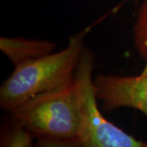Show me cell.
I'll return each instance as SVG.
<instances>
[{"label": "cell", "mask_w": 147, "mask_h": 147, "mask_svg": "<svg viewBox=\"0 0 147 147\" xmlns=\"http://www.w3.org/2000/svg\"><path fill=\"white\" fill-rule=\"evenodd\" d=\"M90 30L91 26L70 37L60 52L16 65L0 88L1 108L11 113L37 95L72 82Z\"/></svg>", "instance_id": "1"}, {"label": "cell", "mask_w": 147, "mask_h": 147, "mask_svg": "<svg viewBox=\"0 0 147 147\" xmlns=\"http://www.w3.org/2000/svg\"><path fill=\"white\" fill-rule=\"evenodd\" d=\"M10 114L42 145L79 146L80 118L74 79L32 97Z\"/></svg>", "instance_id": "2"}, {"label": "cell", "mask_w": 147, "mask_h": 147, "mask_svg": "<svg viewBox=\"0 0 147 147\" xmlns=\"http://www.w3.org/2000/svg\"><path fill=\"white\" fill-rule=\"evenodd\" d=\"M93 69L94 55L85 47L74 76L80 118L79 146L147 147V142L136 139L102 115L97 103Z\"/></svg>", "instance_id": "3"}, {"label": "cell", "mask_w": 147, "mask_h": 147, "mask_svg": "<svg viewBox=\"0 0 147 147\" xmlns=\"http://www.w3.org/2000/svg\"><path fill=\"white\" fill-rule=\"evenodd\" d=\"M94 86L105 112L132 108L147 117V64L142 73L135 76L97 74Z\"/></svg>", "instance_id": "4"}, {"label": "cell", "mask_w": 147, "mask_h": 147, "mask_svg": "<svg viewBox=\"0 0 147 147\" xmlns=\"http://www.w3.org/2000/svg\"><path fill=\"white\" fill-rule=\"evenodd\" d=\"M56 44L48 40L25 38H0V49L14 66L53 53Z\"/></svg>", "instance_id": "5"}, {"label": "cell", "mask_w": 147, "mask_h": 147, "mask_svg": "<svg viewBox=\"0 0 147 147\" xmlns=\"http://www.w3.org/2000/svg\"><path fill=\"white\" fill-rule=\"evenodd\" d=\"M134 45L138 54L147 64V0H145L137 13L133 27Z\"/></svg>", "instance_id": "6"}, {"label": "cell", "mask_w": 147, "mask_h": 147, "mask_svg": "<svg viewBox=\"0 0 147 147\" xmlns=\"http://www.w3.org/2000/svg\"><path fill=\"white\" fill-rule=\"evenodd\" d=\"M33 140L30 133L11 119L10 126L1 137V146L29 147L32 146Z\"/></svg>", "instance_id": "7"}]
</instances>
